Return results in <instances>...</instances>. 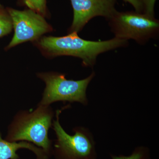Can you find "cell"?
I'll return each mask as SVG.
<instances>
[{"instance_id":"6da1fadb","label":"cell","mask_w":159,"mask_h":159,"mask_svg":"<svg viewBox=\"0 0 159 159\" xmlns=\"http://www.w3.org/2000/svg\"><path fill=\"white\" fill-rule=\"evenodd\" d=\"M128 42L127 40L116 37L106 41L87 40L80 37L77 32H74L61 37L42 36L34 42V44L46 57H77L82 60L83 66L93 67L99 54L125 47Z\"/></svg>"},{"instance_id":"7a4b0ae2","label":"cell","mask_w":159,"mask_h":159,"mask_svg":"<svg viewBox=\"0 0 159 159\" xmlns=\"http://www.w3.org/2000/svg\"><path fill=\"white\" fill-rule=\"evenodd\" d=\"M54 112L50 106L38 105L32 111H20L15 116L8 128L6 140L32 143L42 148L50 156L53 152V142L49 139Z\"/></svg>"},{"instance_id":"3957f363","label":"cell","mask_w":159,"mask_h":159,"mask_svg":"<svg viewBox=\"0 0 159 159\" xmlns=\"http://www.w3.org/2000/svg\"><path fill=\"white\" fill-rule=\"evenodd\" d=\"M61 110L55 112L52 128L56 134V139L52 153L56 159H97L96 142L93 134L88 128L75 127L74 134L70 135L60 123Z\"/></svg>"},{"instance_id":"277c9868","label":"cell","mask_w":159,"mask_h":159,"mask_svg":"<svg viewBox=\"0 0 159 159\" xmlns=\"http://www.w3.org/2000/svg\"><path fill=\"white\" fill-rule=\"evenodd\" d=\"M95 76V72H93L84 79L75 80H67L65 74L57 72L38 73V77L46 84L42 98L38 105L50 106L54 102L62 101L70 103L77 102L88 105L87 89Z\"/></svg>"},{"instance_id":"5b68a950","label":"cell","mask_w":159,"mask_h":159,"mask_svg":"<svg viewBox=\"0 0 159 159\" xmlns=\"http://www.w3.org/2000/svg\"><path fill=\"white\" fill-rule=\"evenodd\" d=\"M109 22L115 37L127 40L134 39L141 44L157 38L159 34L158 20L145 13L117 11Z\"/></svg>"},{"instance_id":"8992f818","label":"cell","mask_w":159,"mask_h":159,"mask_svg":"<svg viewBox=\"0 0 159 159\" xmlns=\"http://www.w3.org/2000/svg\"><path fill=\"white\" fill-rule=\"evenodd\" d=\"M12 20L14 33L6 48L8 51L20 44L37 40L42 35L53 31L45 18L29 9L18 10L7 7Z\"/></svg>"},{"instance_id":"52a82bcc","label":"cell","mask_w":159,"mask_h":159,"mask_svg":"<svg viewBox=\"0 0 159 159\" xmlns=\"http://www.w3.org/2000/svg\"><path fill=\"white\" fill-rule=\"evenodd\" d=\"M74 18L68 33L80 32L90 20L101 16L109 20L117 12L116 0H70Z\"/></svg>"},{"instance_id":"ba28073f","label":"cell","mask_w":159,"mask_h":159,"mask_svg":"<svg viewBox=\"0 0 159 159\" xmlns=\"http://www.w3.org/2000/svg\"><path fill=\"white\" fill-rule=\"evenodd\" d=\"M26 148L31 150L37 157V159H48L49 156L42 148L35 146L32 143L20 141L11 142L4 140L0 133V159H19L16 153L18 150Z\"/></svg>"},{"instance_id":"9c48e42d","label":"cell","mask_w":159,"mask_h":159,"mask_svg":"<svg viewBox=\"0 0 159 159\" xmlns=\"http://www.w3.org/2000/svg\"><path fill=\"white\" fill-rule=\"evenodd\" d=\"M17 5L35 11L44 18L50 16L47 0H17Z\"/></svg>"},{"instance_id":"30bf717a","label":"cell","mask_w":159,"mask_h":159,"mask_svg":"<svg viewBox=\"0 0 159 159\" xmlns=\"http://www.w3.org/2000/svg\"><path fill=\"white\" fill-rule=\"evenodd\" d=\"M12 29V20L9 11L0 4V38L10 34Z\"/></svg>"},{"instance_id":"8fae6325","label":"cell","mask_w":159,"mask_h":159,"mask_svg":"<svg viewBox=\"0 0 159 159\" xmlns=\"http://www.w3.org/2000/svg\"><path fill=\"white\" fill-rule=\"evenodd\" d=\"M112 159H151L149 148L146 146H139L134 149L129 156L111 154Z\"/></svg>"},{"instance_id":"7c38bea8","label":"cell","mask_w":159,"mask_h":159,"mask_svg":"<svg viewBox=\"0 0 159 159\" xmlns=\"http://www.w3.org/2000/svg\"><path fill=\"white\" fill-rule=\"evenodd\" d=\"M143 6V13L154 16V6L156 0H141Z\"/></svg>"},{"instance_id":"4fadbf2b","label":"cell","mask_w":159,"mask_h":159,"mask_svg":"<svg viewBox=\"0 0 159 159\" xmlns=\"http://www.w3.org/2000/svg\"><path fill=\"white\" fill-rule=\"evenodd\" d=\"M125 3L130 4L135 9L136 12L143 13V6L141 0H123Z\"/></svg>"}]
</instances>
